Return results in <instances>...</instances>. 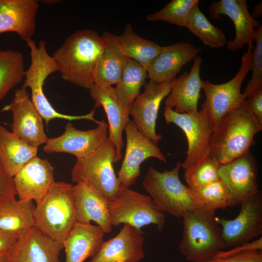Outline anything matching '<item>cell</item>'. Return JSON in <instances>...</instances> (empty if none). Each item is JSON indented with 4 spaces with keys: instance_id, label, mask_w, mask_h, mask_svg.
<instances>
[{
    "instance_id": "d4e9b609",
    "label": "cell",
    "mask_w": 262,
    "mask_h": 262,
    "mask_svg": "<svg viewBox=\"0 0 262 262\" xmlns=\"http://www.w3.org/2000/svg\"><path fill=\"white\" fill-rule=\"evenodd\" d=\"M77 222L89 224L95 222L105 233H110L108 200L93 188L82 183L73 186Z\"/></svg>"
},
{
    "instance_id": "60d3db41",
    "label": "cell",
    "mask_w": 262,
    "mask_h": 262,
    "mask_svg": "<svg viewBox=\"0 0 262 262\" xmlns=\"http://www.w3.org/2000/svg\"><path fill=\"white\" fill-rule=\"evenodd\" d=\"M245 106L262 124V90L247 98Z\"/></svg>"
},
{
    "instance_id": "7c38bea8",
    "label": "cell",
    "mask_w": 262,
    "mask_h": 262,
    "mask_svg": "<svg viewBox=\"0 0 262 262\" xmlns=\"http://www.w3.org/2000/svg\"><path fill=\"white\" fill-rule=\"evenodd\" d=\"M97 124V127L93 129L82 131L69 122L65 126L62 135L48 138L43 150L48 153H67L77 159L89 157L104 145L108 137V125L105 121H98Z\"/></svg>"
},
{
    "instance_id": "d6986e66",
    "label": "cell",
    "mask_w": 262,
    "mask_h": 262,
    "mask_svg": "<svg viewBox=\"0 0 262 262\" xmlns=\"http://www.w3.org/2000/svg\"><path fill=\"white\" fill-rule=\"evenodd\" d=\"M144 232L124 224L114 237L103 241L89 262H139L145 257Z\"/></svg>"
},
{
    "instance_id": "4316f807",
    "label": "cell",
    "mask_w": 262,
    "mask_h": 262,
    "mask_svg": "<svg viewBox=\"0 0 262 262\" xmlns=\"http://www.w3.org/2000/svg\"><path fill=\"white\" fill-rule=\"evenodd\" d=\"M104 233L98 225L77 222L63 243L65 262H83L93 257L104 241Z\"/></svg>"
},
{
    "instance_id": "d6a6232c",
    "label": "cell",
    "mask_w": 262,
    "mask_h": 262,
    "mask_svg": "<svg viewBox=\"0 0 262 262\" xmlns=\"http://www.w3.org/2000/svg\"><path fill=\"white\" fill-rule=\"evenodd\" d=\"M186 28L210 48H220L227 43L223 31L207 19L198 5L195 6L190 12Z\"/></svg>"
},
{
    "instance_id": "52a82bcc",
    "label": "cell",
    "mask_w": 262,
    "mask_h": 262,
    "mask_svg": "<svg viewBox=\"0 0 262 262\" xmlns=\"http://www.w3.org/2000/svg\"><path fill=\"white\" fill-rule=\"evenodd\" d=\"M115 158V146L108 137L104 145L93 154L77 159L71 171L72 180L93 188L110 202L122 187L114 168Z\"/></svg>"
},
{
    "instance_id": "7a4b0ae2",
    "label": "cell",
    "mask_w": 262,
    "mask_h": 262,
    "mask_svg": "<svg viewBox=\"0 0 262 262\" xmlns=\"http://www.w3.org/2000/svg\"><path fill=\"white\" fill-rule=\"evenodd\" d=\"M262 124L244 104L227 114L210 139V155L221 164L228 163L249 151Z\"/></svg>"
},
{
    "instance_id": "5bb4252c",
    "label": "cell",
    "mask_w": 262,
    "mask_h": 262,
    "mask_svg": "<svg viewBox=\"0 0 262 262\" xmlns=\"http://www.w3.org/2000/svg\"><path fill=\"white\" fill-rule=\"evenodd\" d=\"M12 114V132L30 145L38 147L46 144L48 138L43 118L22 86L15 91L13 100L4 107Z\"/></svg>"
},
{
    "instance_id": "4dcf8cb0",
    "label": "cell",
    "mask_w": 262,
    "mask_h": 262,
    "mask_svg": "<svg viewBox=\"0 0 262 262\" xmlns=\"http://www.w3.org/2000/svg\"><path fill=\"white\" fill-rule=\"evenodd\" d=\"M147 78V70L135 61L129 59L120 81L114 87L118 98L129 114Z\"/></svg>"
},
{
    "instance_id": "ac0fdd59",
    "label": "cell",
    "mask_w": 262,
    "mask_h": 262,
    "mask_svg": "<svg viewBox=\"0 0 262 262\" xmlns=\"http://www.w3.org/2000/svg\"><path fill=\"white\" fill-rule=\"evenodd\" d=\"M54 170L49 161L37 156L28 162L13 176L19 199L38 204L55 182Z\"/></svg>"
},
{
    "instance_id": "ee69618b",
    "label": "cell",
    "mask_w": 262,
    "mask_h": 262,
    "mask_svg": "<svg viewBox=\"0 0 262 262\" xmlns=\"http://www.w3.org/2000/svg\"><path fill=\"white\" fill-rule=\"evenodd\" d=\"M0 262H7L4 256L0 255Z\"/></svg>"
},
{
    "instance_id": "6da1fadb",
    "label": "cell",
    "mask_w": 262,
    "mask_h": 262,
    "mask_svg": "<svg viewBox=\"0 0 262 262\" xmlns=\"http://www.w3.org/2000/svg\"><path fill=\"white\" fill-rule=\"evenodd\" d=\"M104 48L102 36L91 30H80L65 39L53 57L65 81L89 89Z\"/></svg>"
},
{
    "instance_id": "cb8c5ba5",
    "label": "cell",
    "mask_w": 262,
    "mask_h": 262,
    "mask_svg": "<svg viewBox=\"0 0 262 262\" xmlns=\"http://www.w3.org/2000/svg\"><path fill=\"white\" fill-rule=\"evenodd\" d=\"M202 59L197 56L189 71H185L174 79L172 88L165 100V107L179 113H192L198 111L202 81L200 72Z\"/></svg>"
},
{
    "instance_id": "3957f363",
    "label": "cell",
    "mask_w": 262,
    "mask_h": 262,
    "mask_svg": "<svg viewBox=\"0 0 262 262\" xmlns=\"http://www.w3.org/2000/svg\"><path fill=\"white\" fill-rule=\"evenodd\" d=\"M35 226L53 240L63 244L77 222L73 186L55 182L34 211Z\"/></svg>"
},
{
    "instance_id": "b9f144b4",
    "label": "cell",
    "mask_w": 262,
    "mask_h": 262,
    "mask_svg": "<svg viewBox=\"0 0 262 262\" xmlns=\"http://www.w3.org/2000/svg\"><path fill=\"white\" fill-rule=\"evenodd\" d=\"M18 234L0 229V255L4 256L17 239Z\"/></svg>"
},
{
    "instance_id": "74e56055",
    "label": "cell",
    "mask_w": 262,
    "mask_h": 262,
    "mask_svg": "<svg viewBox=\"0 0 262 262\" xmlns=\"http://www.w3.org/2000/svg\"><path fill=\"white\" fill-rule=\"evenodd\" d=\"M16 196L13 177L8 172L0 158V207L15 200Z\"/></svg>"
},
{
    "instance_id": "277c9868",
    "label": "cell",
    "mask_w": 262,
    "mask_h": 262,
    "mask_svg": "<svg viewBox=\"0 0 262 262\" xmlns=\"http://www.w3.org/2000/svg\"><path fill=\"white\" fill-rule=\"evenodd\" d=\"M215 211L196 209L183 216L179 251L189 262H199L226 247Z\"/></svg>"
},
{
    "instance_id": "7bdbcfd3",
    "label": "cell",
    "mask_w": 262,
    "mask_h": 262,
    "mask_svg": "<svg viewBox=\"0 0 262 262\" xmlns=\"http://www.w3.org/2000/svg\"><path fill=\"white\" fill-rule=\"evenodd\" d=\"M262 15V1L256 4L254 7L253 14L252 16L256 19V18L261 17Z\"/></svg>"
},
{
    "instance_id": "44dd1931",
    "label": "cell",
    "mask_w": 262,
    "mask_h": 262,
    "mask_svg": "<svg viewBox=\"0 0 262 262\" xmlns=\"http://www.w3.org/2000/svg\"><path fill=\"white\" fill-rule=\"evenodd\" d=\"M201 50L200 48L188 42L161 46L147 69V78L157 83L174 80L182 67L193 60Z\"/></svg>"
},
{
    "instance_id": "30bf717a",
    "label": "cell",
    "mask_w": 262,
    "mask_h": 262,
    "mask_svg": "<svg viewBox=\"0 0 262 262\" xmlns=\"http://www.w3.org/2000/svg\"><path fill=\"white\" fill-rule=\"evenodd\" d=\"M110 222L113 226L128 224L138 229L150 224L162 231L165 223L164 213L156 207L150 196L122 186L109 203Z\"/></svg>"
},
{
    "instance_id": "f35d334b",
    "label": "cell",
    "mask_w": 262,
    "mask_h": 262,
    "mask_svg": "<svg viewBox=\"0 0 262 262\" xmlns=\"http://www.w3.org/2000/svg\"><path fill=\"white\" fill-rule=\"evenodd\" d=\"M199 262H262V250H250L223 257H212Z\"/></svg>"
},
{
    "instance_id": "2e32d148",
    "label": "cell",
    "mask_w": 262,
    "mask_h": 262,
    "mask_svg": "<svg viewBox=\"0 0 262 262\" xmlns=\"http://www.w3.org/2000/svg\"><path fill=\"white\" fill-rule=\"evenodd\" d=\"M63 244L55 241L35 226L18 235L4 256L7 262H60Z\"/></svg>"
},
{
    "instance_id": "7402d4cb",
    "label": "cell",
    "mask_w": 262,
    "mask_h": 262,
    "mask_svg": "<svg viewBox=\"0 0 262 262\" xmlns=\"http://www.w3.org/2000/svg\"><path fill=\"white\" fill-rule=\"evenodd\" d=\"M36 0H0V34L14 32L27 43L35 30Z\"/></svg>"
},
{
    "instance_id": "f546056e",
    "label": "cell",
    "mask_w": 262,
    "mask_h": 262,
    "mask_svg": "<svg viewBox=\"0 0 262 262\" xmlns=\"http://www.w3.org/2000/svg\"><path fill=\"white\" fill-rule=\"evenodd\" d=\"M119 38L125 55L147 70L161 48L158 44L139 36L134 32L130 23L126 25Z\"/></svg>"
},
{
    "instance_id": "8992f818",
    "label": "cell",
    "mask_w": 262,
    "mask_h": 262,
    "mask_svg": "<svg viewBox=\"0 0 262 262\" xmlns=\"http://www.w3.org/2000/svg\"><path fill=\"white\" fill-rule=\"evenodd\" d=\"M30 49L31 64L25 71V79L22 87H29L31 90V100L41 116L48 125L55 118L73 121L81 119L91 120V113L81 115H71L57 112L46 97L43 85L46 79L51 74L58 71L54 59L48 53L46 42L41 40L36 46L33 39L27 43Z\"/></svg>"
},
{
    "instance_id": "f1b7e54d",
    "label": "cell",
    "mask_w": 262,
    "mask_h": 262,
    "mask_svg": "<svg viewBox=\"0 0 262 262\" xmlns=\"http://www.w3.org/2000/svg\"><path fill=\"white\" fill-rule=\"evenodd\" d=\"M35 206L32 200L16 199L0 207V229L19 234L35 226Z\"/></svg>"
},
{
    "instance_id": "9a60e30c",
    "label": "cell",
    "mask_w": 262,
    "mask_h": 262,
    "mask_svg": "<svg viewBox=\"0 0 262 262\" xmlns=\"http://www.w3.org/2000/svg\"><path fill=\"white\" fill-rule=\"evenodd\" d=\"M173 80L161 83L149 80L129 111L138 131L157 144L163 137L156 131L159 110L162 100L171 91Z\"/></svg>"
},
{
    "instance_id": "4fadbf2b",
    "label": "cell",
    "mask_w": 262,
    "mask_h": 262,
    "mask_svg": "<svg viewBox=\"0 0 262 262\" xmlns=\"http://www.w3.org/2000/svg\"><path fill=\"white\" fill-rule=\"evenodd\" d=\"M125 131V153L117 177L122 186L129 188L140 176V166L143 162L155 158L165 163L166 159L157 144L140 132L132 120L127 123Z\"/></svg>"
},
{
    "instance_id": "1f68e13d",
    "label": "cell",
    "mask_w": 262,
    "mask_h": 262,
    "mask_svg": "<svg viewBox=\"0 0 262 262\" xmlns=\"http://www.w3.org/2000/svg\"><path fill=\"white\" fill-rule=\"evenodd\" d=\"M189 189L196 209L215 212L217 209L238 205L221 180L202 187Z\"/></svg>"
},
{
    "instance_id": "e575fe53",
    "label": "cell",
    "mask_w": 262,
    "mask_h": 262,
    "mask_svg": "<svg viewBox=\"0 0 262 262\" xmlns=\"http://www.w3.org/2000/svg\"><path fill=\"white\" fill-rule=\"evenodd\" d=\"M199 0H172L161 10L148 15L150 21H164L186 27L192 9L198 5Z\"/></svg>"
},
{
    "instance_id": "603a6c76",
    "label": "cell",
    "mask_w": 262,
    "mask_h": 262,
    "mask_svg": "<svg viewBox=\"0 0 262 262\" xmlns=\"http://www.w3.org/2000/svg\"><path fill=\"white\" fill-rule=\"evenodd\" d=\"M95 101V107H102L108 120V137L114 143L116 150L115 163L122 157L124 142L122 134L130 121L129 114L118 98L112 86H99L94 84L89 89Z\"/></svg>"
},
{
    "instance_id": "d590c367",
    "label": "cell",
    "mask_w": 262,
    "mask_h": 262,
    "mask_svg": "<svg viewBox=\"0 0 262 262\" xmlns=\"http://www.w3.org/2000/svg\"><path fill=\"white\" fill-rule=\"evenodd\" d=\"M220 164L210 155L193 168L185 171L184 178L190 189L202 187L221 180Z\"/></svg>"
},
{
    "instance_id": "ab89813d",
    "label": "cell",
    "mask_w": 262,
    "mask_h": 262,
    "mask_svg": "<svg viewBox=\"0 0 262 262\" xmlns=\"http://www.w3.org/2000/svg\"><path fill=\"white\" fill-rule=\"evenodd\" d=\"M250 250H262V236L256 240L233 246V248L229 250H220L214 257H223Z\"/></svg>"
},
{
    "instance_id": "484cf974",
    "label": "cell",
    "mask_w": 262,
    "mask_h": 262,
    "mask_svg": "<svg viewBox=\"0 0 262 262\" xmlns=\"http://www.w3.org/2000/svg\"><path fill=\"white\" fill-rule=\"evenodd\" d=\"M101 36L104 48L95 68L94 84L112 86L120 81L129 58L122 50L119 36L106 32Z\"/></svg>"
},
{
    "instance_id": "9c48e42d",
    "label": "cell",
    "mask_w": 262,
    "mask_h": 262,
    "mask_svg": "<svg viewBox=\"0 0 262 262\" xmlns=\"http://www.w3.org/2000/svg\"><path fill=\"white\" fill-rule=\"evenodd\" d=\"M164 115L167 124L176 125L186 136V157L181 164L185 171L193 168L210 155V142L214 128L202 105L200 111L192 113H179L164 107Z\"/></svg>"
},
{
    "instance_id": "8fae6325",
    "label": "cell",
    "mask_w": 262,
    "mask_h": 262,
    "mask_svg": "<svg viewBox=\"0 0 262 262\" xmlns=\"http://www.w3.org/2000/svg\"><path fill=\"white\" fill-rule=\"evenodd\" d=\"M240 210L233 219L216 217L226 247L249 242L262 234V193H256L241 200Z\"/></svg>"
},
{
    "instance_id": "8d00e7d4",
    "label": "cell",
    "mask_w": 262,
    "mask_h": 262,
    "mask_svg": "<svg viewBox=\"0 0 262 262\" xmlns=\"http://www.w3.org/2000/svg\"><path fill=\"white\" fill-rule=\"evenodd\" d=\"M256 47L253 52L250 70L252 76L243 93L246 99L262 90V26L256 29Z\"/></svg>"
},
{
    "instance_id": "5b68a950",
    "label": "cell",
    "mask_w": 262,
    "mask_h": 262,
    "mask_svg": "<svg viewBox=\"0 0 262 262\" xmlns=\"http://www.w3.org/2000/svg\"><path fill=\"white\" fill-rule=\"evenodd\" d=\"M181 164L179 161L173 169L163 172L150 166L142 182L157 209L177 218L196 209L188 187L180 180Z\"/></svg>"
},
{
    "instance_id": "ffe728a7",
    "label": "cell",
    "mask_w": 262,
    "mask_h": 262,
    "mask_svg": "<svg viewBox=\"0 0 262 262\" xmlns=\"http://www.w3.org/2000/svg\"><path fill=\"white\" fill-rule=\"evenodd\" d=\"M219 172L221 180L238 205L241 200L260 190L257 163L250 151L228 163L220 164Z\"/></svg>"
},
{
    "instance_id": "83f0119b",
    "label": "cell",
    "mask_w": 262,
    "mask_h": 262,
    "mask_svg": "<svg viewBox=\"0 0 262 262\" xmlns=\"http://www.w3.org/2000/svg\"><path fill=\"white\" fill-rule=\"evenodd\" d=\"M37 147L30 145L0 124V158L12 177L37 156Z\"/></svg>"
},
{
    "instance_id": "ba28073f",
    "label": "cell",
    "mask_w": 262,
    "mask_h": 262,
    "mask_svg": "<svg viewBox=\"0 0 262 262\" xmlns=\"http://www.w3.org/2000/svg\"><path fill=\"white\" fill-rule=\"evenodd\" d=\"M252 47H248L242 57L240 67L233 78L227 82L215 84L209 81L202 82L206 97L202 105L213 126L214 131L223 117L228 113L243 106L246 98L241 88L244 80L250 70L253 56Z\"/></svg>"
},
{
    "instance_id": "e0dca14e",
    "label": "cell",
    "mask_w": 262,
    "mask_h": 262,
    "mask_svg": "<svg viewBox=\"0 0 262 262\" xmlns=\"http://www.w3.org/2000/svg\"><path fill=\"white\" fill-rule=\"evenodd\" d=\"M209 12L214 19L223 20L221 16L224 15L229 17L233 22L235 35L233 40L227 43L229 50H239L245 45L252 47L255 40L256 29L261 25L249 13L246 0L214 1L209 7Z\"/></svg>"
},
{
    "instance_id": "836d02e7",
    "label": "cell",
    "mask_w": 262,
    "mask_h": 262,
    "mask_svg": "<svg viewBox=\"0 0 262 262\" xmlns=\"http://www.w3.org/2000/svg\"><path fill=\"white\" fill-rule=\"evenodd\" d=\"M23 57L21 52L12 50H0V100L24 76Z\"/></svg>"
}]
</instances>
